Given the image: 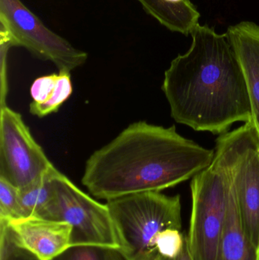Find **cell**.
I'll use <instances>...</instances> for the list:
<instances>
[{
  "label": "cell",
  "instance_id": "cell-1",
  "mask_svg": "<svg viewBox=\"0 0 259 260\" xmlns=\"http://www.w3.org/2000/svg\"><path fill=\"white\" fill-rule=\"evenodd\" d=\"M214 150L176 132L145 121L132 123L94 151L85 163L82 183L97 200L161 192L208 168Z\"/></svg>",
  "mask_w": 259,
  "mask_h": 260
},
{
  "label": "cell",
  "instance_id": "cell-2",
  "mask_svg": "<svg viewBox=\"0 0 259 260\" xmlns=\"http://www.w3.org/2000/svg\"><path fill=\"white\" fill-rule=\"evenodd\" d=\"M191 35L188 51L175 58L164 73L161 89L172 118L215 135L237 122L252 121L247 85L227 34L199 24Z\"/></svg>",
  "mask_w": 259,
  "mask_h": 260
},
{
  "label": "cell",
  "instance_id": "cell-3",
  "mask_svg": "<svg viewBox=\"0 0 259 260\" xmlns=\"http://www.w3.org/2000/svg\"><path fill=\"white\" fill-rule=\"evenodd\" d=\"M242 126L220 135L208 168L193 177L192 212L187 235L193 260H215L228 214L232 185V167Z\"/></svg>",
  "mask_w": 259,
  "mask_h": 260
},
{
  "label": "cell",
  "instance_id": "cell-4",
  "mask_svg": "<svg viewBox=\"0 0 259 260\" xmlns=\"http://www.w3.org/2000/svg\"><path fill=\"white\" fill-rule=\"evenodd\" d=\"M115 224L122 260H155V240L163 231L182 230L180 196L161 192L129 194L106 201Z\"/></svg>",
  "mask_w": 259,
  "mask_h": 260
},
{
  "label": "cell",
  "instance_id": "cell-5",
  "mask_svg": "<svg viewBox=\"0 0 259 260\" xmlns=\"http://www.w3.org/2000/svg\"><path fill=\"white\" fill-rule=\"evenodd\" d=\"M54 183L56 196L43 218L71 224L74 247L90 246L118 252L120 242L107 205L85 193L58 170Z\"/></svg>",
  "mask_w": 259,
  "mask_h": 260
},
{
  "label": "cell",
  "instance_id": "cell-6",
  "mask_svg": "<svg viewBox=\"0 0 259 260\" xmlns=\"http://www.w3.org/2000/svg\"><path fill=\"white\" fill-rule=\"evenodd\" d=\"M0 35L12 47H23L36 57L53 62L59 73L85 63L88 53L47 28L21 0H0Z\"/></svg>",
  "mask_w": 259,
  "mask_h": 260
},
{
  "label": "cell",
  "instance_id": "cell-7",
  "mask_svg": "<svg viewBox=\"0 0 259 260\" xmlns=\"http://www.w3.org/2000/svg\"><path fill=\"white\" fill-rule=\"evenodd\" d=\"M19 113L7 105L0 112V178L18 189L25 187L53 168Z\"/></svg>",
  "mask_w": 259,
  "mask_h": 260
},
{
  "label": "cell",
  "instance_id": "cell-8",
  "mask_svg": "<svg viewBox=\"0 0 259 260\" xmlns=\"http://www.w3.org/2000/svg\"><path fill=\"white\" fill-rule=\"evenodd\" d=\"M3 222L15 245L38 260H56L74 247L73 228L66 221L27 217Z\"/></svg>",
  "mask_w": 259,
  "mask_h": 260
},
{
  "label": "cell",
  "instance_id": "cell-9",
  "mask_svg": "<svg viewBox=\"0 0 259 260\" xmlns=\"http://www.w3.org/2000/svg\"><path fill=\"white\" fill-rule=\"evenodd\" d=\"M226 34L243 70L250 99L252 121L259 133V26L243 21L230 26Z\"/></svg>",
  "mask_w": 259,
  "mask_h": 260
},
{
  "label": "cell",
  "instance_id": "cell-10",
  "mask_svg": "<svg viewBox=\"0 0 259 260\" xmlns=\"http://www.w3.org/2000/svg\"><path fill=\"white\" fill-rule=\"evenodd\" d=\"M215 260H259V248L246 234L240 217L233 180Z\"/></svg>",
  "mask_w": 259,
  "mask_h": 260
},
{
  "label": "cell",
  "instance_id": "cell-11",
  "mask_svg": "<svg viewBox=\"0 0 259 260\" xmlns=\"http://www.w3.org/2000/svg\"><path fill=\"white\" fill-rule=\"evenodd\" d=\"M69 73H53L33 81L30 88V114L39 118L57 112L72 93Z\"/></svg>",
  "mask_w": 259,
  "mask_h": 260
},
{
  "label": "cell",
  "instance_id": "cell-12",
  "mask_svg": "<svg viewBox=\"0 0 259 260\" xmlns=\"http://www.w3.org/2000/svg\"><path fill=\"white\" fill-rule=\"evenodd\" d=\"M143 9L171 31L191 35L199 25L200 14L190 0L177 4L165 0H137Z\"/></svg>",
  "mask_w": 259,
  "mask_h": 260
},
{
  "label": "cell",
  "instance_id": "cell-13",
  "mask_svg": "<svg viewBox=\"0 0 259 260\" xmlns=\"http://www.w3.org/2000/svg\"><path fill=\"white\" fill-rule=\"evenodd\" d=\"M56 169L53 167L34 183L19 189V202L23 218L38 217L43 218L56 196L54 177Z\"/></svg>",
  "mask_w": 259,
  "mask_h": 260
},
{
  "label": "cell",
  "instance_id": "cell-14",
  "mask_svg": "<svg viewBox=\"0 0 259 260\" xmlns=\"http://www.w3.org/2000/svg\"><path fill=\"white\" fill-rule=\"evenodd\" d=\"M23 218L19 202V189L0 178V221Z\"/></svg>",
  "mask_w": 259,
  "mask_h": 260
},
{
  "label": "cell",
  "instance_id": "cell-15",
  "mask_svg": "<svg viewBox=\"0 0 259 260\" xmlns=\"http://www.w3.org/2000/svg\"><path fill=\"white\" fill-rule=\"evenodd\" d=\"M186 241L187 235H184L182 230L167 229L157 237L155 247L158 254L164 257L173 258L182 251Z\"/></svg>",
  "mask_w": 259,
  "mask_h": 260
},
{
  "label": "cell",
  "instance_id": "cell-16",
  "mask_svg": "<svg viewBox=\"0 0 259 260\" xmlns=\"http://www.w3.org/2000/svg\"><path fill=\"white\" fill-rule=\"evenodd\" d=\"M63 260H122L117 251L90 246H79L62 255Z\"/></svg>",
  "mask_w": 259,
  "mask_h": 260
},
{
  "label": "cell",
  "instance_id": "cell-17",
  "mask_svg": "<svg viewBox=\"0 0 259 260\" xmlns=\"http://www.w3.org/2000/svg\"><path fill=\"white\" fill-rule=\"evenodd\" d=\"M0 260H38L32 255L14 245L7 253L0 256Z\"/></svg>",
  "mask_w": 259,
  "mask_h": 260
},
{
  "label": "cell",
  "instance_id": "cell-18",
  "mask_svg": "<svg viewBox=\"0 0 259 260\" xmlns=\"http://www.w3.org/2000/svg\"><path fill=\"white\" fill-rule=\"evenodd\" d=\"M155 260H193L192 259L191 254H190V250H189L188 242L186 241L185 245H184L183 248H182V251L173 258L164 257V256H161L158 254Z\"/></svg>",
  "mask_w": 259,
  "mask_h": 260
},
{
  "label": "cell",
  "instance_id": "cell-19",
  "mask_svg": "<svg viewBox=\"0 0 259 260\" xmlns=\"http://www.w3.org/2000/svg\"><path fill=\"white\" fill-rule=\"evenodd\" d=\"M166 2L169 3H173V4H177V3H182L184 0H165Z\"/></svg>",
  "mask_w": 259,
  "mask_h": 260
}]
</instances>
